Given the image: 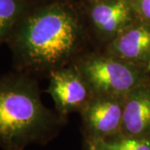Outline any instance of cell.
I'll use <instances>...</instances> for the list:
<instances>
[{"instance_id": "obj_5", "label": "cell", "mask_w": 150, "mask_h": 150, "mask_svg": "<svg viewBox=\"0 0 150 150\" xmlns=\"http://www.w3.org/2000/svg\"><path fill=\"white\" fill-rule=\"evenodd\" d=\"M47 92L62 114L82 111L93 98L90 87L78 68H60L50 72Z\"/></svg>"}, {"instance_id": "obj_6", "label": "cell", "mask_w": 150, "mask_h": 150, "mask_svg": "<svg viewBox=\"0 0 150 150\" xmlns=\"http://www.w3.org/2000/svg\"><path fill=\"white\" fill-rule=\"evenodd\" d=\"M107 54L144 68L150 58V23H133L108 42Z\"/></svg>"}, {"instance_id": "obj_8", "label": "cell", "mask_w": 150, "mask_h": 150, "mask_svg": "<svg viewBox=\"0 0 150 150\" xmlns=\"http://www.w3.org/2000/svg\"><path fill=\"white\" fill-rule=\"evenodd\" d=\"M91 20L97 32L108 42L133 23L129 0H103L92 8Z\"/></svg>"}, {"instance_id": "obj_1", "label": "cell", "mask_w": 150, "mask_h": 150, "mask_svg": "<svg viewBox=\"0 0 150 150\" xmlns=\"http://www.w3.org/2000/svg\"><path fill=\"white\" fill-rule=\"evenodd\" d=\"M83 39L77 16L69 8L54 4L22 18L8 43L19 69L51 72L64 67Z\"/></svg>"}, {"instance_id": "obj_9", "label": "cell", "mask_w": 150, "mask_h": 150, "mask_svg": "<svg viewBox=\"0 0 150 150\" xmlns=\"http://www.w3.org/2000/svg\"><path fill=\"white\" fill-rule=\"evenodd\" d=\"M22 6L18 0H0V45L8 42L21 20Z\"/></svg>"}, {"instance_id": "obj_10", "label": "cell", "mask_w": 150, "mask_h": 150, "mask_svg": "<svg viewBox=\"0 0 150 150\" xmlns=\"http://www.w3.org/2000/svg\"><path fill=\"white\" fill-rule=\"evenodd\" d=\"M94 143L108 150H150V138L118 136Z\"/></svg>"}, {"instance_id": "obj_12", "label": "cell", "mask_w": 150, "mask_h": 150, "mask_svg": "<svg viewBox=\"0 0 150 150\" xmlns=\"http://www.w3.org/2000/svg\"><path fill=\"white\" fill-rule=\"evenodd\" d=\"M85 150H108L104 148H103L102 146L98 144L97 143L92 142V141H88L86 140Z\"/></svg>"}, {"instance_id": "obj_2", "label": "cell", "mask_w": 150, "mask_h": 150, "mask_svg": "<svg viewBox=\"0 0 150 150\" xmlns=\"http://www.w3.org/2000/svg\"><path fill=\"white\" fill-rule=\"evenodd\" d=\"M61 123L44 107L37 83L26 74L0 79V149L24 150L31 144H45Z\"/></svg>"}, {"instance_id": "obj_4", "label": "cell", "mask_w": 150, "mask_h": 150, "mask_svg": "<svg viewBox=\"0 0 150 150\" xmlns=\"http://www.w3.org/2000/svg\"><path fill=\"white\" fill-rule=\"evenodd\" d=\"M125 96H93L81 111L86 140L99 142L120 136Z\"/></svg>"}, {"instance_id": "obj_13", "label": "cell", "mask_w": 150, "mask_h": 150, "mask_svg": "<svg viewBox=\"0 0 150 150\" xmlns=\"http://www.w3.org/2000/svg\"><path fill=\"white\" fill-rule=\"evenodd\" d=\"M146 70H148V71H150V58H149V62H148V64H147Z\"/></svg>"}, {"instance_id": "obj_3", "label": "cell", "mask_w": 150, "mask_h": 150, "mask_svg": "<svg viewBox=\"0 0 150 150\" xmlns=\"http://www.w3.org/2000/svg\"><path fill=\"white\" fill-rule=\"evenodd\" d=\"M77 68L94 95L125 96L147 82L144 68L108 54L89 56Z\"/></svg>"}, {"instance_id": "obj_7", "label": "cell", "mask_w": 150, "mask_h": 150, "mask_svg": "<svg viewBox=\"0 0 150 150\" xmlns=\"http://www.w3.org/2000/svg\"><path fill=\"white\" fill-rule=\"evenodd\" d=\"M120 136L150 138V84L148 82L125 96Z\"/></svg>"}, {"instance_id": "obj_11", "label": "cell", "mask_w": 150, "mask_h": 150, "mask_svg": "<svg viewBox=\"0 0 150 150\" xmlns=\"http://www.w3.org/2000/svg\"><path fill=\"white\" fill-rule=\"evenodd\" d=\"M136 7L144 21L150 23V0H137Z\"/></svg>"}]
</instances>
